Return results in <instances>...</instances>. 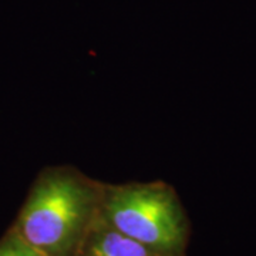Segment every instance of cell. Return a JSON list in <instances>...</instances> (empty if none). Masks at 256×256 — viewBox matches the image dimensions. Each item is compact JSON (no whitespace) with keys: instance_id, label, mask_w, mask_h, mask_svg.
<instances>
[{"instance_id":"1","label":"cell","mask_w":256,"mask_h":256,"mask_svg":"<svg viewBox=\"0 0 256 256\" xmlns=\"http://www.w3.org/2000/svg\"><path fill=\"white\" fill-rule=\"evenodd\" d=\"M102 184L70 166L38 176L18 222V232L44 256H77L100 216Z\"/></svg>"},{"instance_id":"2","label":"cell","mask_w":256,"mask_h":256,"mask_svg":"<svg viewBox=\"0 0 256 256\" xmlns=\"http://www.w3.org/2000/svg\"><path fill=\"white\" fill-rule=\"evenodd\" d=\"M100 216L111 228L166 256H184L190 220L165 182L102 184Z\"/></svg>"},{"instance_id":"3","label":"cell","mask_w":256,"mask_h":256,"mask_svg":"<svg viewBox=\"0 0 256 256\" xmlns=\"http://www.w3.org/2000/svg\"><path fill=\"white\" fill-rule=\"evenodd\" d=\"M77 256H166L111 228L101 216L94 222Z\"/></svg>"},{"instance_id":"4","label":"cell","mask_w":256,"mask_h":256,"mask_svg":"<svg viewBox=\"0 0 256 256\" xmlns=\"http://www.w3.org/2000/svg\"><path fill=\"white\" fill-rule=\"evenodd\" d=\"M0 256H44L36 248L28 245L18 232H12L0 242Z\"/></svg>"}]
</instances>
